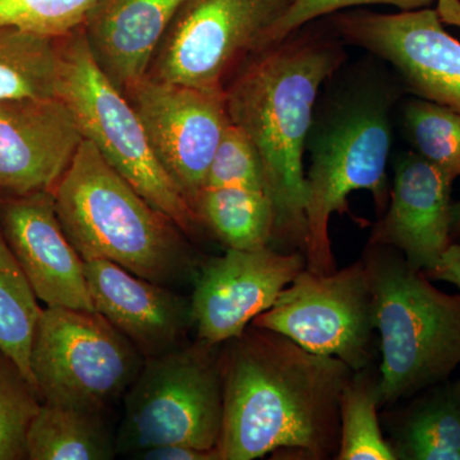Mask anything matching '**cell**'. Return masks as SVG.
I'll use <instances>...</instances> for the list:
<instances>
[{"instance_id":"obj_7","label":"cell","mask_w":460,"mask_h":460,"mask_svg":"<svg viewBox=\"0 0 460 460\" xmlns=\"http://www.w3.org/2000/svg\"><path fill=\"white\" fill-rule=\"evenodd\" d=\"M145 357L96 311L48 307L33 335V383L45 402L102 413L126 394Z\"/></svg>"},{"instance_id":"obj_33","label":"cell","mask_w":460,"mask_h":460,"mask_svg":"<svg viewBox=\"0 0 460 460\" xmlns=\"http://www.w3.org/2000/svg\"><path fill=\"white\" fill-rule=\"evenodd\" d=\"M452 238L460 243V199L452 206Z\"/></svg>"},{"instance_id":"obj_32","label":"cell","mask_w":460,"mask_h":460,"mask_svg":"<svg viewBox=\"0 0 460 460\" xmlns=\"http://www.w3.org/2000/svg\"><path fill=\"white\" fill-rule=\"evenodd\" d=\"M436 11L444 23L460 27V0H438Z\"/></svg>"},{"instance_id":"obj_4","label":"cell","mask_w":460,"mask_h":460,"mask_svg":"<svg viewBox=\"0 0 460 460\" xmlns=\"http://www.w3.org/2000/svg\"><path fill=\"white\" fill-rule=\"evenodd\" d=\"M375 301L380 407L449 380L460 365V293L441 292L392 247L363 253Z\"/></svg>"},{"instance_id":"obj_19","label":"cell","mask_w":460,"mask_h":460,"mask_svg":"<svg viewBox=\"0 0 460 460\" xmlns=\"http://www.w3.org/2000/svg\"><path fill=\"white\" fill-rule=\"evenodd\" d=\"M420 394L393 428L396 459L460 460V378Z\"/></svg>"},{"instance_id":"obj_25","label":"cell","mask_w":460,"mask_h":460,"mask_svg":"<svg viewBox=\"0 0 460 460\" xmlns=\"http://www.w3.org/2000/svg\"><path fill=\"white\" fill-rule=\"evenodd\" d=\"M404 128L414 153L450 180L460 177L459 113L429 100L411 99L404 108Z\"/></svg>"},{"instance_id":"obj_9","label":"cell","mask_w":460,"mask_h":460,"mask_svg":"<svg viewBox=\"0 0 460 460\" xmlns=\"http://www.w3.org/2000/svg\"><path fill=\"white\" fill-rule=\"evenodd\" d=\"M287 0H184L147 75L198 89L226 90L239 66L262 49Z\"/></svg>"},{"instance_id":"obj_22","label":"cell","mask_w":460,"mask_h":460,"mask_svg":"<svg viewBox=\"0 0 460 460\" xmlns=\"http://www.w3.org/2000/svg\"><path fill=\"white\" fill-rule=\"evenodd\" d=\"M57 39L0 27V102L57 96Z\"/></svg>"},{"instance_id":"obj_21","label":"cell","mask_w":460,"mask_h":460,"mask_svg":"<svg viewBox=\"0 0 460 460\" xmlns=\"http://www.w3.org/2000/svg\"><path fill=\"white\" fill-rule=\"evenodd\" d=\"M199 220L228 250L271 246L274 213L265 190L247 187H205L195 206Z\"/></svg>"},{"instance_id":"obj_30","label":"cell","mask_w":460,"mask_h":460,"mask_svg":"<svg viewBox=\"0 0 460 460\" xmlns=\"http://www.w3.org/2000/svg\"><path fill=\"white\" fill-rule=\"evenodd\" d=\"M131 456L133 459L144 460H220L217 447L202 450L181 444L148 447V449L131 454Z\"/></svg>"},{"instance_id":"obj_18","label":"cell","mask_w":460,"mask_h":460,"mask_svg":"<svg viewBox=\"0 0 460 460\" xmlns=\"http://www.w3.org/2000/svg\"><path fill=\"white\" fill-rule=\"evenodd\" d=\"M184 0H98L83 31L96 65L123 93L147 75Z\"/></svg>"},{"instance_id":"obj_29","label":"cell","mask_w":460,"mask_h":460,"mask_svg":"<svg viewBox=\"0 0 460 460\" xmlns=\"http://www.w3.org/2000/svg\"><path fill=\"white\" fill-rule=\"evenodd\" d=\"M436 2L438 0H287L286 7L281 11L279 17L266 32L262 49L286 40L316 18L334 13L341 9L356 5L386 4L402 11H416L429 8Z\"/></svg>"},{"instance_id":"obj_2","label":"cell","mask_w":460,"mask_h":460,"mask_svg":"<svg viewBox=\"0 0 460 460\" xmlns=\"http://www.w3.org/2000/svg\"><path fill=\"white\" fill-rule=\"evenodd\" d=\"M296 32L248 58L224 90L230 122L259 154L274 213L271 247L284 252L305 250V148L320 87L344 60L338 42Z\"/></svg>"},{"instance_id":"obj_28","label":"cell","mask_w":460,"mask_h":460,"mask_svg":"<svg viewBox=\"0 0 460 460\" xmlns=\"http://www.w3.org/2000/svg\"><path fill=\"white\" fill-rule=\"evenodd\" d=\"M228 186L265 190L259 154L246 133L232 122L217 148L205 187Z\"/></svg>"},{"instance_id":"obj_8","label":"cell","mask_w":460,"mask_h":460,"mask_svg":"<svg viewBox=\"0 0 460 460\" xmlns=\"http://www.w3.org/2000/svg\"><path fill=\"white\" fill-rule=\"evenodd\" d=\"M392 127L386 109L356 105L338 117L311 145L305 174V269L316 274L337 270L329 235L330 217L349 210L348 196L370 190L378 213L387 206L386 165Z\"/></svg>"},{"instance_id":"obj_26","label":"cell","mask_w":460,"mask_h":460,"mask_svg":"<svg viewBox=\"0 0 460 460\" xmlns=\"http://www.w3.org/2000/svg\"><path fill=\"white\" fill-rule=\"evenodd\" d=\"M38 390L0 353V460L27 458L30 425L41 404Z\"/></svg>"},{"instance_id":"obj_17","label":"cell","mask_w":460,"mask_h":460,"mask_svg":"<svg viewBox=\"0 0 460 460\" xmlns=\"http://www.w3.org/2000/svg\"><path fill=\"white\" fill-rule=\"evenodd\" d=\"M84 262L96 313L126 335L145 358L180 348L192 323L190 304L117 263L107 260Z\"/></svg>"},{"instance_id":"obj_15","label":"cell","mask_w":460,"mask_h":460,"mask_svg":"<svg viewBox=\"0 0 460 460\" xmlns=\"http://www.w3.org/2000/svg\"><path fill=\"white\" fill-rule=\"evenodd\" d=\"M2 232L38 299L48 307L95 311L84 260L60 226L53 192L20 195L7 202Z\"/></svg>"},{"instance_id":"obj_20","label":"cell","mask_w":460,"mask_h":460,"mask_svg":"<svg viewBox=\"0 0 460 460\" xmlns=\"http://www.w3.org/2000/svg\"><path fill=\"white\" fill-rule=\"evenodd\" d=\"M26 452L31 460H108L117 447L102 413L44 402L27 432Z\"/></svg>"},{"instance_id":"obj_1","label":"cell","mask_w":460,"mask_h":460,"mask_svg":"<svg viewBox=\"0 0 460 460\" xmlns=\"http://www.w3.org/2000/svg\"><path fill=\"white\" fill-rule=\"evenodd\" d=\"M226 343L220 460L259 459L278 450L337 458L341 399L352 368L253 325Z\"/></svg>"},{"instance_id":"obj_11","label":"cell","mask_w":460,"mask_h":460,"mask_svg":"<svg viewBox=\"0 0 460 460\" xmlns=\"http://www.w3.org/2000/svg\"><path fill=\"white\" fill-rule=\"evenodd\" d=\"M124 95L140 118L160 164L195 208L230 123L224 93L145 75Z\"/></svg>"},{"instance_id":"obj_31","label":"cell","mask_w":460,"mask_h":460,"mask_svg":"<svg viewBox=\"0 0 460 460\" xmlns=\"http://www.w3.org/2000/svg\"><path fill=\"white\" fill-rule=\"evenodd\" d=\"M425 272L429 280L447 281L460 290V243L453 242L440 261Z\"/></svg>"},{"instance_id":"obj_23","label":"cell","mask_w":460,"mask_h":460,"mask_svg":"<svg viewBox=\"0 0 460 460\" xmlns=\"http://www.w3.org/2000/svg\"><path fill=\"white\" fill-rule=\"evenodd\" d=\"M41 311L38 296L0 228V353L8 357L33 386L30 357Z\"/></svg>"},{"instance_id":"obj_5","label":"cell","mask_w":460,"mask_h":460,"mask_svg":"<svg viewBox=\"0 0 460 460\" xmlns=\"http://www.w3.org/2000/svg\"><path fill=\"white\" fill-rule=\"evenodd\" d=\"M57 96L74 114L84 140L181 232L195 233L204 224L160 164L129 100L96 65L83 27L57 39Z\"/></svg>"},{"instance_id":"obj_12","label":"cell","mask_w":460,"mask_h":460,"mask_svg":"<svg viewBox=\"0 0 460 460\" xmlns=\"http://www.w3.org/2000/svg\"><path fill=\"white\" fill-rule=\"evenodd\" d=\"M332 22L347 44L394 66L414 95L460 114V41L445 31L436 8L353 12L338 14Z\"/></svg>"},{"instance_id":"obj_10","label":"cell","mask_w":460,"mask_h":460,"mask_svg":"<svg viewBox=\"0 0 460 460\" xmlns=\"http://www.w3.org/2000/svg\"><path fill=\"white\" fill-rule=\"evenodd\" d=\"M251 325L279 332L353 371L371 366L376 332L375 301L363 260L330 274L305 269Z\"/></svg>"},{"instance_id":"obj_24","label":"cell","mask_w":460,"mask_h":460,"mask_svg":"<svg viewBox=\"0 0 460 460\" xmlns=\"http://www.w3.org/2000/svg\"><path fill=\"white\" fill-rule=\"evenodd\" d=\"M378 374L368 367L354 371L341 399L338 460H396L378 420Z\"/></svg>"},{"instance_id":"obj_16","label":"cell","mask_w":460,"mask_h":460,"mask_svg":"<svg viewBox=\"0 0 460 460\" xmlns=\"http://www.w3.org/2000/svg\"><path fill=\"white\" fill-rule=\"evenodd\" d=\"M453 183L414 151L402 154L395 162L389 208L368 244L395 248L417 270L434 268L454 242Z\"/></svg>"},{"instance_id":"obj_6","label":"cell","mask_w":460,"mask_h":460,"mask_svg":"<svg viewBox=\"0 0 460 460\" xmlns=\"http://www.w3.org/2000/svg\"><path fill=\"white\" fill-rule=\"evenodd\" d=\"M214 344L199 341L145 359L127 390L117 453L181 444L217 447L223 423V376Z\"/></svg>"},{"instance_id":"obj_3","label":"cell","mask_w":460,"mask_h":460,"mask_svg":"<svg viewBox=\"0 0 460 460\" xmlns=\"http://www.w3.org/2000/svg\"><path fill=\"white\" fill-rule=\"evenodd\" d=\"M53 196L60 226L84 261L107 260L157 284L190 268L181 229L90 141L81 142Z\"/></svg>"},{"instance_id":"obj_13","label":"cell","mask_w":460,"mask_h":460,"mask_svg":"<svg viewBox=\"0 0 460 460\" xmlns=\"http://www.w3.org/2000/svg\"><path fill=\"white\" fill-rule=\"evenodd\" d=\"M305 269L304 252L271 246L228 250L208 260L199 272L190 301L199 341L217 345L241 337Z\"/></svg>"},{"instance_id":"obj_27","label":"cell","mask_w":460,"mask_h":460,"mask_svg":"<svg viewBox=\"0 0 460 460\" xmlns=\"http://www.w3.org/2000/svg\"><path fill=\"white\" fill-rule=\"evenodd\" d=\"M98 0H0V27L60 39L80 29Z\"/></svg>"},{"instance_id":"obj_14","label":"cell","mask_w":460,"mask_h":460,"mask_svg":"<svg viewBox=\"0 0 460 460\" xmlns=\"http://www.w3.org/2000/svg\"><path fill=\"white\" fill-rule=\"evenodd\" d=\"M83 140L58 96L0 102V189L53 192Z\"/></svg>"}]
</instances>
